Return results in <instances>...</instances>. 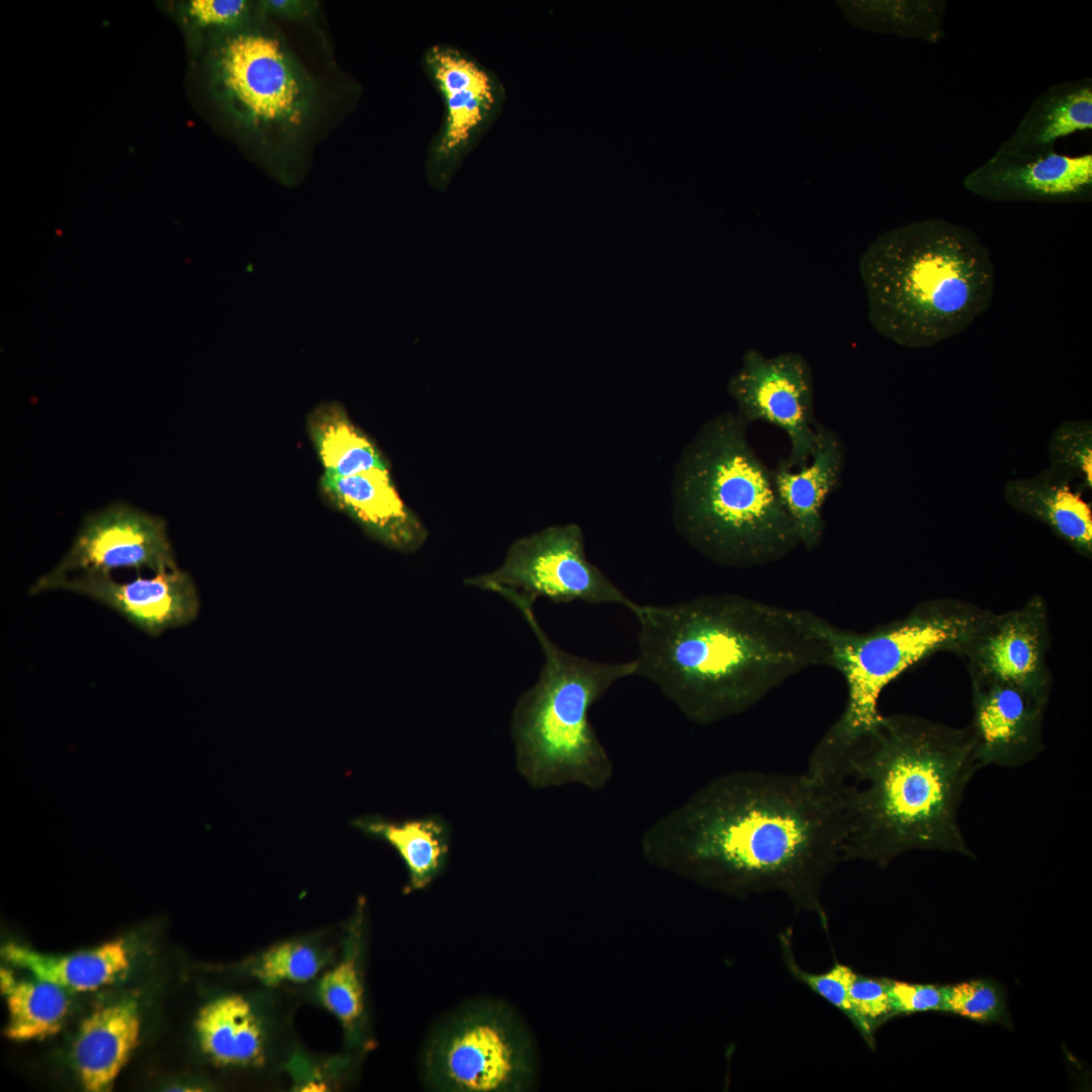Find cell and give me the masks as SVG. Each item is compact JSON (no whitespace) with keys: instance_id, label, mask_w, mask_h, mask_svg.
<instances>
[{"instance_id":"obj_15","label":"cell","mask_w":1092,"mask_h":1092,"mask_svg":"<svg viewBox=\"0 0 1092 1092\" xmlns=\"http://www.w3.org/2000/svg\"><path fill=\"white\" fill-rule=\"evenodd\" d=\"M63 589L84 595L116 611L128 622L157 636L186 626L198 616L200 600L191 576L179 567L118 582L110 573L48 572L31 586V594Z\"/></svg>"},{"instance_id":"obj_6","label":"cell","mask_w":1092,"mask_h":1092,"mask_svg":"<svg viewBox=\"0 0 1092 1092\" xmlns=\"http://www.w3.org/2000/svg\"><path fill=\"white\" fill-rule=\"evenodd\" d=\"M511 602L527 621L544 654L538 680L517 701L512 717L516 766L533 789L578 785L604 789L614 763L589 719L612 685L635 675V660L601 662L571 654L546 634L534 603Z\"/></svg>"},{"instance_id":"obj_20","label":"cell","mask_w":1092,"mask_h":1092,"mask_svg":"<svg viewBox=\"0 0 1092 1092\" xmlns=\"http://www.w3.org/2000/svg\"><path fill=\"white\" fill-rule=\"evenodd\" d=\"M140 1033L141 1013L134 998L99 1006L82 1020L72 1059L85 1091L111 1090L136 1048Z\"/></svg>"},{"instance_id":"obj_8","label":"cell","mask_w":1092,"mask_h":1092,"mask_svg":"<svg viewBox=\"0 0 1092 1092\" xmlns=\"http://www.w3.org/2000/svg\"><path fill=\"white\" fill-rule=\"evenodd\" d=\"M991 611L963 600L921 602L905 617L868 631L826 625L828 666L841 673L847 699L840 717L814 748L807 771L834 777L883 717L879 699L909 668L938 652L958 656Z\"/></svg>"},{"instance_id":"obj_16","label":"cell","mask_w":1092,"mask_h":1092,"mask_svg":"<svg viewBox=\"0 0 1092 1092\" xmlns=\"http://www.w3.org/2000/svg\"><path fill=\"white\" fill-rule=\"evenodd\" d=\"M973 717L969 728L985 767L1016 768L1044 749L1043 717L1050 693L998 680L971 677Z\"/></svg>"},{"instance_id":"obj_31","label":"cell","mask_w":1092,"mask_h":1092,"mask_svg":"<svg viewBox=\"0 0 1092 1092\" xmlns=\"http://www.w3.org/2000/svg\"><path fill=\"white\" fill-rule=\"evenodd\" d=\"M1051 468L1073 476L1082 488H1092V423L1089 420L1062 422L1048 445Z\"/></svg>"},{"instance_id":"obj_13","label":"cell","mask_w":1092,"mask_h":1092,"mask_svg":"<svg viewBox=\"0 0 1092 1092\" xmlns=\"http://www.w3.org/2000/svg\"><path fill=\"white\" fill-rule=\"evenodd\" d=\"M1051 641L1046 601L1034 595L1018 609L1001 614L990 612L960 657L966 662L970 677L1051 693L1053 675L1048 663Z\"/></svg>"},{"instance_id":"obj_23","label":"cell","mask_w":1092,"mask_h":1092,"mask_svg":"<svg viewBox=\"0 0 1092 1092\" xmlns=\"http://www.w3.org/2000/svg\"><path fill=\"white\" fill-rule=\"evenodd\" d=\"M1092 128V79L1057 83L1040 93L996 155L1054 149L1055 143Z\"/></svg>"},{"instance_id":"obj_10","label":"cell","mask_w":1092,"mask_h":1092,"mask_svg":"<svg viewBox=\"0 0 1092 1092\" xmlns=\"http://www.w3.org/2000/svg\"><path fill=\"white\" fill-rule=\"evenodd\" d=\"M465 583L532 603L545 598L554 603L618 604L632 613L638 607L588 560L582 529L574 523L516 540L498 568Z\"/></svg>"},{"instance_id":"obj_36","label":"cell","mask_w":1092,"mask_h":1092,"mask_svg":"<svg viewBox=\"0 0 1092 1092\" xmlns=\"http://www.w3.org/2000/svg\"><path fill=\"white\" fill-rule=\"evenodd\" d=\"M887 984L894 1017L923 1011L946 1012L945 986L888 978Z\"/></svg>"},{"instance_id":"obj_5","label":"cell","mask_w":1092,"mask_h":1092,"mask_svg":"<svg viewBox=\"0 0 1092 1092\" xmlns=\"http://www.w3.org/2000/svg\"><path fill=\"white\" fill-rule=\"evenodd\" d=\"M747 427L729 411L707 420L684 447L671 480L677 533L707 559L737 568L777 562L800 544Z\"/></svg>"},{"instance_id":"obj_37","label":"cell","mask_w":1092,"mask_h":1092,"mask_svg":"<svg viewBox=\"0 0 1092 1092\" xmlns=\"http://www.w3.org/2000/svg\"><path fill=\"white\" fill-rule=\"evenodd\" d=\"M257 3L266 17L295 22H313L320 12V3L311 0H259Z\"/></svg>"},{"instance_id":"obj_22","label":"cell","mask_w":1092,"mask_h":1092,"mask_svg":"<svg viewBox=\"0 0 1092 1092\" xmlns=\"http://www.w3.org/2000/svg\"><path fill=\"white\" fill-rule=\"evenodd\" d=\"M1 957L10 966L57 984L68 992L95 991L112 984L130 968V956L123 938L69 954L43 953L10 941L2 945Z\"/></svg>"},{"instance_id":"obj_3","label":"cell","mask_w":1092,"mask_h":1092,"mask_svg":"<svg viewBox=\"0 0 1092 1092\" xmlns=\"http://www.w3.org/2000/svg\"><path fill=\"white\" fill-rule=\"evenodd\" d=\"M981 768L969 726L883 715L829 785L842 813L843 860L885 868L913 850L976 858L959 812Z\"/></svg>"},{"instance_id":"obj_28","label":"cell","mask_w":1092,"mask_h":1092,"mask_svg":"<svg viewBox=\"0 0 1092 1092\" xmlns=\"http://www.w3.org/2000/svg\"><path fill=\"white\" fill-rule=\"evenodd\" d=\"M172 11L194 59L216 38L264 15L257 1L250 0L176 1Z\"/></svg>"},{"instance_id":"obj_12","label":"cell","mask_w":1092,"mask_h":1092,"mask_svg":"<svg viewBox=\"0 0 1092 1092\" xmlns=\"http://www.w3.org/2000/svg\"><path fill=\"white\" fill-rule=\"evenodd\" d=\"M736 412L748 425L764 422L783 430L791 444L782 460L790 469L808 464L815 449L814 379L807 359L797 352L767 357L758 350L744 352L739 369L727 385Z\"/></svg>"},{"instance_id":"obj_26","label":"cell","mask_w":1092,"mask_h":1092,"mask_svg":"<svg viewBox=\"0 0 1092 1092\" xmlns=\"http://www.w3.org/2000/svg\"><path fill=\"white\" fill-rule=\"evenodd\" d=\"M0 986L8 1012L7 1038L43 1039L61 1030L70 1005L66 989L33 976L17 979L7 968H1Z\"/></svg>"},{"instance_id":"obj_35","label":"cell","mask_w":1092,"mask_h":1092,"mask_svg":"<svg viewBox=\"0 0 1092 1092\" xmlns=\"http://www.w3.org/2000/svg\"><path fill=\"white\" fill-rule=\"evenodd\" d=\"M851 1024L870 1049H875V1034L894 1018L888 993L887 978L869 977L855 973L848 987Z\"/></svg>"},{"instance_id":"obj_21","label":"cell","mask_w":1092,"mask_h":1092,"mask_svg":"<svg viewBox=\"0 0 1092 1092\" xmlns=\"http://www.w3.org/2000/svg\"><path fill=\"white\" fill-rule=\"evenodd\" d=\"M1082 489L1073 476L1049 467L1032 477L1008 481L1004 496L1012 509L1043 523L1058 539L1091 559L1092 512Z\"/></svg>"},{"instance_id":"obj_24","label":"cell","mask_w":1092,"mask_h":1092,"mask_svg":"<svg viewBox=\"0 0 1092 1092\" xmlns=\"http://www.w3.org/2000/svg\"><path fill=\"white\" fill-rule=\"evenodd\" d=\"M194 1028L202 1053L221 1067L264 1064L266 1035L251 1002L238 994L208 1001L198 1011Z\"/></svg>"},{"instance_id":"obj_4","label":"cell","mask_w":1092,"mask_h":1092,"mask_svg":"<svg viewBox=\"0 0 1092 1092\" xmlns=\"http://www.w3.org/2000/svg\"><path fill=\"white\" fill-rule=\"evenodd\" d=\"M859 273L871 325L909 349L964 332L989 308L995 288L987 247L970 229L941 217L878 236L860 256Z\"/></svg>"},{"instance_id":"obj_17","label":"cell","mask_w":1092,"mask_h":1092,"mask_svg":"<svg viewBox=\"0 0 1092 1092\" xmlns=\"http://www.w3.org/2000/svg\"><path fill=\"white\" fill-rule=\"evenodd\" d=\"M969 192L997 202H1082L1092 197V155L1070 156L1054 149L996 155L970 172Z\"/></svg>"},{"instance_id":"obj_19","label":"cell","mask_w":1092,"mask_h":1092,"mask_svg":"<svg viewBox=\"0 0 1092 1092\" xmlns=\"http://www.w3.org/2000/svg\"><path fill=\"white\" fill-rule=\"evenodd\" d=\"M815 433L810 464L790 469L781 460L772 469L778 495L793 522L800 544L808 551L822 542L825 529L823 506L840 483L846 455L845 445L835 431L817 421Z\"/></svg>"},{"instance_id":"obj_14","label":"cell","mask_w":1092,"mask_h":1092,"mask_svg":"<svg viewBox=\"0 0 1092 1092\" xmlns=\"http://www.w3.org/2000/svg\"><path fill=\"white\" fill-rule=\"evenodd\" d=\"M178 567L165 521L125 503H114L84 519L76 538L50 572L109 573L116 568Z\"/></svg>"},{"instance_id":"obj_11","label":"cell","mask_w":1092,"mask_h":1092,"mask_svg":"<svg viewBox=\"0 0 1092 1092\" xmlns=\"http://www.w3.org/2000/svg\"><path fill=\"white\" fill-rule=\"evenodd\" d=\"M424 69L444 101V118L427 154V177L444 189L502 111L505 90L498 78L468 53L434 44L424 54Z\"/></svg>"},{"instance_id":"obj_2","label":"cell","mask_w":1092,"mask_h":1092,"mask_svg":"<svg viewBox=\"0 0 1092 1092\" xmlns=\"http://www.w3.org/2000/svg\"><path fill=\"white\" fill-rule=\"evenodd\" d=\"M635 675L699 725L739 715L790 677L829 664L822 617L735 594L638 605Z\"/></svg>"},{"instance_id":"obj_25","label":"cell","mask_w":1092,"mask_h":1092,"mask_svg":"<svg viewBox=\"0 0 1092 1092\" xmlns=\"http://www.w3.org/2000/svg\"><path fill=\"white\" fill-rule=\"evenodd\" d=\"M352 825L395 849L407 871L405 893L427 888L446 867L451 829L438 815L391 820L372 814L354 819Z\"/></svg>"},{"instance_id":"obj_29","label":"cell","mask_w":1092,"mask_h":1092,"mask_svg":"<svg viewBox=\"0 0 1092 1092\" xmlns=\"http://www.w3.org/2000/svg\"><path fill=\"white\" fill-rule=\"evenodd\" d=\"M356 940L345 957L320 980L317 992L323 1005L343 1024L352 1035L363 1024L365 1017V990Z\"/></svg>"},{"instance_id":"obj_1","label":"cell","mask_w":1092,"mask_h":1092,"mask_svg":"<svg viewBox=\"0 0 1092 1092\" xmlns=\"http://www.w3.org/2000/svg\"><path fill=\"white\" fill-rule=\"evenodd\" d=\"M835 792L808 774L734 771L656 820L641 852L652 866L737 897L779 891L828 931L824 880L843 860Z\"/></svg>"},{"instance_id":"obj_7","label":"cell","mask_w":1092,"mask_h":1092,"mask_svg":"<svg viewBox=\"0 0 1092 1092\" xmlns=\"http://www.w3.org/2000/svg\"><path fill=\"white\" fill-rule=\"evenodd\" d=\"M265 15L213 40L203 52L204 85L238 138L289 176L321 113V92Z\"/></svg>"},{"instance_id":"obj_27","label":"cell","mask_w":1092,"mask_h":1092,"mask_svg":"<svg viewBox=\"0 0 1092 1092\" xmlns=\"http://www.w3.org/2000/svg\"><path fill=\"white\" fill-rule=\"evenodd\" d=\"M308 431L324 473L349 476L388 467L374 443L339 403L318 405L308 418Z\"/></svg>"},{"instance_id":"obj_32","label":"cell","mask_w":1092,"mask_h":1092,"mask_svg":"<svg viewBox=\"0 0 1092 1092\" xmlns=\"http://www.w3.org/2000/svg\"><path fill=\"white\" fill-rule=\"evenodd\" d=\"M871 7L879 15L878 27L930 43L938 42L944 35V1L878 2Z\"/></svg>"},{"instance_id":"obj_33","label":"cell","mask_w":1092,"mask_h":1092,"mask_svg":"<svg viewBox=\"0 0 1092 1092\" xmlns=\"http://www.w3.org/2000/svg\"><path fill=\"white\" fill-rule=\"evenodd\" d=\"M946 1012L980 1023L1010 1026L1004 989L995 981L981 978L945 986Z\"/></svg>"},{"instance_id":"obj_30","label":"cell","mask_w":1092,"mask_h":1092,"mask_svg":"<svg viewBox=\"0 0 1092 1092\" xmlns=\"http://www.w3.org/2000/svg\"><path fill=\"white\" fill-rule=\"evenodd\" d=\"M324 966L320 951L309 943L288 940L264 951L253 964L251 974L270 987L283 983H305L317 976Z\"/></svg>"},{"instance_id":"obj_18","label":"cell","mask_w":1092,"mask_h":1092,"mask_svg":"<svg viewBox=\"0 0 1092 1092\" xmlns=\"http://www.w3.org/2000/svg\"><path fill=\"white\" fill-rule=\"evenodd\" d=\"M321 488L365 533L393 550L414 552L427 538L421 521L399 497L388 467L349 476L324 473Z\"/></svg>"},{"instance_id":"obj_9","label":"cell","mask_w":1092,"mask_h":1092,"mask_svg":"<svg viewBox=\"0 0 1092 1092\" xmlns=\"http://www.w3.org/2000/svg\"><path fill=\"white\" fill-rule=\"evenodd\" d=\"M536 1055L517 1012L494 999L469 1002L432 1030L421 1056L426 1086L442 1092H520L533 1086Z\"/></svg>"},{"instance_id":"obj_34","label":"cell","mask_w":1092,"mask_h":1092,"mask_svg":"<svg viewBox=\"0 0 1092 1092\" xmlns=\"http://www.w3.org/2000/svg\"><path fill=\"white\" fill-rule=\"evenodd\" d=\"M784 964L790 975L807 986L812 992L843 1013L849 1021L852 1017L848 1001V987L855 971L845 964L834 961L831 968L821 974L807 972L797 963L792 945V930L779 935Z\"/></svg>"}]
</instances>
